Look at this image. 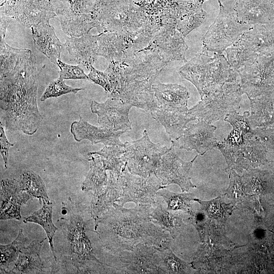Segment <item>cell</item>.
<instances>
[{
	"instance_id": "1",
	"label": "cell",
	"mask_w": 274,
	"mask_h": 274,
	"mask_svg": "<svg viewBox=\"0 0 274 274\" xmlns=\"http://www.w3.org/2000/svg\"><path fill=\"white\" fill-rule=\"evenodd\" d=\"M0 79L1 122L8 130L33 134L43 118L37 105L36 61L31 51Z\"/></svg>"
},
{
	"instance_id": "45",
	"label": "cell",
	"mask_w": 274,
	"mask_h": 274,
	"mask_svg": "<svg viewBox=\"0 0 274 274\" xmlns=\"http://www.w3.org/2000/svg\"><path fill=\"white\" fill-rule=\"evenodd\" d=\"M0 50L1 77L12 71L20 59L31 51L28 49L13 48L7 44L3 39H1Z\"/></svg>"
},
{
	"instance_id": "55",
	"label": "cell",
	"mask_w": 274,
	"mask_h": 274,
	"mask_svg": "<svg viewBox=\"0 0 274 274\" xmlns=\"http://www.w3.org/2000/svg\"><path fill=\"white\" fill-rule=\"evenodd\" d=\"M0 124L1 153L4 160L5 169H6L8 168L9 148L14 146V144L9 142L5 133L4 126L1 122Z\"/></svg>"
},
{
	"instance_id": "34",
	"label": "cell",
	"mask_w": 274,
	"mask_h": 274,
	"mask_svg": "<svg viewBox=\"0 0 274 274\" xmlns=\"http://www.w3.org/2000/svg\"><path fill=\"white\" fill-rule=\"evenodd\" d=\"M152 87L159 105L187 106L190 93L186 87L177 84H163L157 80Z\"/></svg>"
},
{
	"instance_id": "6",
	"label": "cell",
	"mask_w": 274,
	"mask_h": 274,
	"mask_svg": "<svg viewBox=\"0 0 274 274\" xmlns=\"http://www.w3.org/2000/svg\"><path fill=\"white\" fill-rule=\"evenodd\" d=\"M98 19L102 32L129 35L138 30L149 17L141 8L133 6L130 0L92 10Z\"/></svg>"
},
{
	"instance_id": "21",
	"label": "cell",
	"mask_w": 274,
	"mask_h": 274,
	"mask_svg": "<svg viewBox=\"0 0 274 274\" xmlns=\"http://www.w3.org/2000/svg\"><path fill=\"white\" fill-rule=\"evenodd\" d=\"M1 185V220H20L21 206L33 197L21 188L17 179H3Z\"/></svg>"
},
{
	"instance_id": "25",
	"label": "cell",
	"mask_w": 274,
	"mask_h": 274,
	"mask_svg": "<svg viewBox=\"0 0 274 274\" xmlns=\"http://www.w3.org/2000/svg\"><path fill=\"white\" fill-rule=\"evenodd\" d=\"M212 58L209 51L202 47L201 51L186 62L178 72L183 79L190 82L196 87L200 96L209 82Z\"/></svg>"
},
{
	"instance_id": "17",
	"label": "cell",
	"mask_w": 274,
	"mask_h": 274,
	"mask_svg": "<svg viewBox=\"0 0 274 274\" xmlns=\"http://www.w3.org/2000/svg\"><path fill=\"white\" fill-rule=\"evenodd\" d=\"M156 79H136L123 76L118 92L112 98L119 99L133 107L151 111L159 106L154 96L153 84Z\"/></svg>"
},
{
	"instance_id": "22",
	"label": "cell",
	"mask_w": 274,
	"mask_h": 274,
	"mask_svg": "<svg viewBox=\"0 0 274 274\" xmlns=\"http://www.w3.org/2000/svg\"><path fill=\"white\" fill-rule=\"evenodd\" d=\"M70 131L77 142L88 140L92 145L101 143L105 146L124 147V144L120 141L119 137L125 132V131H113L100 126H93L80 115L78 121H75L72 123Z\"/></svg>"
},
{
	"instance_id": "5",
	"label": "cell",
	"mask_w": 274,
	"mask_h": 274,
	"mask_svg": "<svg viewBox=\"0 0 274 274\" xmlns=\"http://www.w3.org/2000/svg\"><path fill=\"white\" fill-rule=\"evenodd\" d=\"M243 94L239 79L226 82L205 91L200 96V100L189 109V113L196 120L211 124L237 112Z\"/></svg>"
},
{
	"instance_id": "38",
	"label": "cell",
	"mask_w": 274,
	"mask_h": 274,
	"mask_svg": "<svg viewBox=\"0 0 274 274\" xmlns=\"http://www.w3.org/2000/svg\"><path fill=\"white\" fill-rule=\"evenodd\" d=\"M42 207L30 216L24 218L23 222H33L40 225L46 233L54 259L56 261V254L53 247V239L58 228L52 220L53 204L51 201L42 200Z\"/></svg>"
},
{
	"instance_id": "44",
	"label": "cell",
	"mask_w": 274,
	"mask_h": 274,
	"mask_svg": "<svg viewBox=\"0 0 274 274\" xmlns=\"http://www.w3.org/2000/svg\"><path fill=\"white\" fill-rule=\"evenodd\" d=\"M206 1L201 0L193 9L177 20L176 28L184 38L205 20L206 13L202 4Z\"/></svg>"
},
{
	"instance_id": "39",
	"label": "cell",
	"mask_w": 274,
	"mask_h": 274,
	"mask_svg": "<svg viewBox=\"0 0 274 274\" xmlns=\"http://www.w3.org/2000/svg\"><path fill=\"white\" fill-rule=\"evenodd\" d=\"M124 153V147L105 146L100 150L89 152L88 155H98L107 170L120 176L126 167Z\"/></svg>"
},
{
	"instance_id": "54",
	"label": "cell",
	"mask_w": 274,
	"mask_h": 274,
	"mask_svg": "<svg viewBox=\"0 0 274 274\" xmlns=\"http://www.w3.org/2000/svg\"><path fill=\"white\" fill-rule=\"evenodd\" d=\"M89 80L100 86L108 93L111 92V84L109 78L105 72L98 71L92 66L88 74Z\"/></svg>"
},
{
	"instance_id": "46",
	"label": "cell",
	"mask_w": 274,
	"mask_h": 274,
	"mask_svg": "<svg viewBox=\"0 0 274 274\" xmlns=\"http://www.w3.org/2000/svg\"><path fill=\"white\" fill-rule=\"evenodd\" d=\"M26 237L20 229L18 236L10 244L7 245H1V271L6 273L10 265L17 260L20 251L25 247L27 241Z\"/></svg>"
},
{
	"instance_id": "33",
	"label": "cell",
	"mask_w": 274,
	"mask_h": 274,
	"mask_svg": "<svg viewBox=\"0 0 274 274\" xmlns=\"http://www.w3.org/2000/svg\"><path fill=\"white\" fill-rule=\"evenodd\" d=\"M42 241L35 240L20 252L18 258L12 269L7 273H39L43 270L44 264L40 257Z\"/></svg>"
},
{
	"instance_id": "4",
	"label": "cell",
	"mask_w": 274,
	"mask_h": 274,
	"mask_svg": "<svg viewBox=\"0 0 274 274\" xmlns=\"http://www.w3.org/2000/svg\"><path fill=\"white\" fill-rule=\"evenodd\" d=\"M217 148L225 159L228 174L232 170L242 173L256 168L267 161L268 149L253 133L232 129L223 141L218 142Z\"/></svg>"
},
{
	"instance_id": "31",
	"label": "cell",
	"mask_w": 274,
	"mask_h": 274,
	"mask_svg": "<svg viewBox=\"0 0 274 274\" xmlns=\"http://www.w3.org/2000/svg\"><path fill=\"white\" fill-rule=\"evenodd\" d=\"M201 210L194 212L189 218L191 223L198 231L202 243L214 244L230 245L232 242L226 236L225 226L217 221L206 218Z\"/></svg>"
},
{
	"instance_id": "28",
	"label": "cell",
	"mask_w": 274,
	"mask_h": 274,
	"mask_svg": "<svg viewBox=\"0 0 274 274\" xmlns=\"http://www.w3.org/2000/svg\"><path fill=\"white\" fill-rule=\"evenodd\" d=\"M49 21H45L32 26V37L36 49L57 65L64 46L57 37L54 27Z\"/></svg>"
},
{
	"instance_id": "41",
	"label": "cell",
	"mask_w": 274,
	"mask_h": 274,
	"mask_svg": "<svg viewBox=\"0 0 274 274\" xmlns=\"http://www.w3.org/2000/svg\"><path fill=\"white\" fill-rule=\"evenodd\" d=\"M230 65L237 71L251 64L258 57L247 47L239 38L224 51Z\"/></svg>"
},
{
	"instance_id": "23",
	"label": "cell",
	"mask_w": 274,
	"mask_h": 274,
	"mask_svg": "<svg viewBox=\"0 0 274 274\" xmlns=\"http://www.w3.org/2000/svg\"><path fill=\"white\" fill-rule=\"evenodd\" d=\"M187 128L183 135V144L180 149L190 151L193 150L200 155L217 147L218 142L214 135L217 127L202 120Z\"/></svg>"
},
{
	"instance_id": "50",
	"label": "cell",
	"mask_w": 274,
	"mask_h": 274,
	"mask_svg": "<svg viewBox=\"0 0 274 274\" xmlns=\"http://www.w3.org/2000/svg\"><path fill=\"white\" fill-rule=\"evenodd\" d=\"M83 89V88H73L68 86L65 84L64 80L58 77L49 83L40 100L41 101H44L48 98L57 97L70 93L75 94Z\"/></svg>"
},
{
	"instance_id": "16",
	"label": "cell",
	"mask_w": 274,
	"mask_h": 274,
	"mask_svg": "<svg viewBox=\"0 0 274 274\" xmlns=\"http://www.w3.org/2000/svg\"><path fill=\"white\" fill-rule=\"evenodd\" d=\"M202 243L191 263L192 268L211 273H226L236 264L237 256L220 245Z\"/></svg>"
},
{
	"instance_id": "27",
	"label": "cell",
	"mask_w": 274,
	"mask_h": 274,
	"mask_svg": "<svg viewBox=\"0 0 274 274\" xmlns=\"http://www.w3.org/2000/svg\"><path fill=\"white\" fill-rule=\"evenodd\" d=\"M239 38L258 57L274 56V23L254 25Z\"/></svg>"
},
{
	"instance_id": "7",
	"label": "cell",
	"mask_w": 274,
	"mask_h": 274,
	"mask_svg": "<svg viewBox=\"0 0 274 274\" xmlns=\"http://www.w3.org/2000/svg\"><path fill=\"white\" fill-rule=\"evenodd\" d=\"M219 12L202 38V48L208 51L222 53L253 25L240 23L233 9L227 8L218 0Z\"/></svg>"
},
{
	"instance_id": "36",
	"label": "cell",
	"mask_w": 274,
	"mask_h": 274,
	"mask_svg": "<svg viewBox=\"0 0 274 274\" xmlns=\"http://www.w3.org/2000/svg\"><path fill=\"white\" fill-rule=\"evenodd\" d=\"M155 206L150 213L151 221L168 231L171 237L175 239L185 225L183 217L174 211L165 209L159 203H156Z\"/></svg>"
},
{
	"instance_id": "15",
	"label": "cell",
	"mask_w": 274,
	"mask_h": 274,
	"mask_svg": "<svg viewBox=\"0 0 274 274\" xmlns=\"http://www.w3.org/2000/svg\"><path fill=\"white\" fill-rule=\"evenodd\" d=\"M120 258L130 273H167L159 250L153 246L139 244L120 252Z\"/></svg>"
},
{
	"instance_id": "42",
	"label": "cell",
	"mask_w": 274,
	"mask_h": 274,
	"mask_svg": "<svg viewBox=\"0 0 274 274\" xmlns=\"http://www.w3.org/2000/svg\"><path fill=\"white\" fill-rule=\"evenodd\" d=\"M21 188L33 198L42 200L50 201L47 193L45 184L40 176L31 170H25L17 179Z\"/></svg>"
},
{
	"instance_id": "10",
	"label": "cell",
	"mask_w": 274,
	"mask_h": 274,
	"mask_svg": "<svg viewBox=\"0 0 274 274\" xmlns=\"http://www.w3.org/2000/svg\"><path fill=\"white\" fill-rule=\"evenodd\" d=\"M121 194L116 203L123 206L127 202H133L136 205H155L154 200L156 192L166 188L155 174L147 177L131 174L127 167L119 177Z\"/></svg>"
},
{
	"instance_id": "20",
	"label": "cell",
	"mask_w": 274,
	"mask_h": 274,
	"mask_svg": "<svg viewBox=\"0 0 274 274\" xmlns=\"http://www.w3.org/2000/svg\"><path fill=\"white\" fill-rule=\"evenodd\" d=\"M232 9L237 19L243 24H269L274 20L271 0H235Z\"/></svg>"
},
{
	"instance_id": "43",
	"label": "cell",
	"mask_w": 274,
	"mask_h": 274,
	"mask_svg": "<svg viewBox=\"0 0 274 274\" xmlns=\"http://www.w3.org/2000/svg\"><path fill=\"white\" fill-rule=\"evenodd\" d=\"M164 188L159 190L156 195L162 197L167 205V210L174 211L182 210L190 216L193 215L194 212L191 207V201L195 198L194 194L176 193Z\"/></svg>"
},
{
	"instance_id": "48",
	"label": "cell",
	"mask_w": 274,
	"mask_h": 274,
	"mask_svg": "<svg viewBox=\"0 0 274 274\" xmlns=\"http://www.w3.org/2000/svg\"><path fill=\"white\" fill-rule=\"evenodd\" d=\"M243 173L242 176L248 194L256 195L262 193L267 183L265 173L257 168L246 171Z\"/></svg>"
},
{
	"instance_id": "14",
	"label": "cell",
	"mask_w": 274,
	"mask_h": 274,
	"mask_svg": "<svg viewBox=\"0 0 274 274\" xmlns=\"http://www.w3.org/2000/svg\"><path fill=\"white\" fill-rule=\"evenodd\" d=\"M160 17L162 25L149 45L155 48L168 63L176 60L187 62L185 54L188 46L176 28L177 21Z\"/></svg>"
},
{
	"instance_id": "29",
	"label": "cell",
	"mask_w": 274,
	"mask_h": 274,
	"mask_svg": "<svg viewBox=\"0 0 274 274\" xmlns=\"http://www.w3.org/2000/svg\"><path fill=\"white\" fill-rule=\"evenodd\" d=\"M98 56L108 62L121 63L132 55L128 36L115 32H101L98 38Z\"/></svg>"
},
{
	"instance_id": "30",
	"label": "cell",
	"mask_w": 274,
	"mask_h": 274,
	"mask_svg": "<svg viewBox=\"0 0 274 274\" xmlns=\"http://www.w3.org/2000/svg\"><path fill=\"white\" fill-rule=\"evenodd\" d=\"M119 176L109 171L107 184L99 192L94 193L90 213L94 220L95 224L120 198L121 189Z\"/></svg>"
},
{
	"instance_id": "3",
	"label": "cell",
	"mask_w": 274,
	"mask_h": 274,
	"mask_svg": "<svg viewBox=\"0 0 274 274\" xmlns=\"http://www.w3.org/2000/svg\"><path fill=\"white\" fill-rule=\"evenodd\" d=\"M62 216L58 220L66 239L67 253L64 257L66 266L73 273H88L94 266L103 265L94 256L86 234L87 224L84 219V208L70 197L62 203Z\"/></svg>"
},
{
	"instance_id": "11",
	"label": "cell",
	"mask_w": 274,
	"mask_h": 274,
	"mask_svg": "<svg viewBox=\"0 0 274 274\" xmlns=\"http://www.w3.org/2000/svg\"><path fill=\"white\" fill-rule=\"evenodd\" d=\"M1 12L14 18L27 28L57 17L55 8L48 0H17L6 2Z\"/></svg>"
},
{
	"instance_id": "57",
	"label": "cell",
	"mask_w": 274,
	"mask_h": 274,
	"mask_svg": "<svg viewBox=\"0 0 274 274\" xmlns=\"http://www.w3.org/2000/svg\"><path fill=\"white\" fill-rule=\"evenodd\" d=\"M12 19L11 17L1 12V39H5L7 27Z\"/></svg>"
},
{
	"instance_id": "51",
	"label": "cell",
	"mask_w": 274,
	"mask_h": 274,
	"mask_svg": "<svg viewBox=\"0 0 274 274\" xmlns=\"http://www.w3.org/2000/svg\"><path fill=\"white\" fill-rule=\"evenodd\" d=\"M57 65L60 69L59 77L63 80H89L80 65H70L58 60Z\"/></svg>"
},
{
	"instance_id": "35",
	"label": "cell",
	"mask_w": 274,
	"mask_h": 274,
	"mask_svg": "<svg viewBox=\"0 0 274 274\" xmlns=\"http://www.w3.org/2000/svg\"><path fill=\"white\" fill-rule=\"evenodd\" d=\"M162 25L159 16H149L143 24L136 31L128 36L132 54L149 45Z\"/></svg>"
},
{
	"instance_id": "24",
	"label": "cell",
	"mask_w": 274,
	"mask_h": 274,
	"mask_svg": "<svg viewBox=\"0 0 274 274\" xmlns=\"http://www.w3.org/2000/svg\"><path fill=\"white\" fill-rule=\"evenodd\" d=\"M55 12L63 32L67 36L82 37L89 34L93 28L99 32L101 30L98 19L91 13L76 12L67 8H55Z\"/></svg>"
},
{
	"instance_id": "18",
	"label": "cell",
	"mask_w": 274,
	"mask_h": 274,
	"mask_svg": "<svg viewBox=\"0 0 274 274\" xmlns=\"http://www.w3.org/2000/svg\"><path fill=\"white\" fill-rule=\"evenodd\" d=\"M132 107L119 99L108 97L101 103L92 100L90 109L97 115L99 126L113 131L127 132L131 129L128 116Z\"/></svg>"
},
{
	"instance_id": "32",
	"label": "cell",
	"mask_w": 274,
	"mask_h": 274,
	"mask_svg": "<svg viewBox=\"0 0 274 274\" xmlns=\"http://www.w3.org/2000/svg\"><path fill=\"white\" fill-rule=\"evenodd\" d=\"M248 120L252 129L274 126V92L249 99Z\"/></svg>"
},
{
	"instance_id": "19",
	"label": "cell",
	"mask_w": 274,
	"mask_h": 274,
	"mask_svg": "<svg viewBox=\"0 0 274 274\" xmlns=\"http://www.w3.org/2000/svg\"><path fill=\"white\" fill-rule=\"evenodd\" d=\"M150 113L155 120L164 126L171 142L181 138L187 128L186 125L196 120L190 115L187 106L159 105L151 110Z\"/></svg>"
},
{
	"instance_id": "53",
	"label": "cell",
	"mask_w": 274,
	"mask_h": 274,
	"mask_svg": "<svg viewBox=\"0 0 274 274\" xmlns=\"http://www.w3.org/2000/svg\"><path fill=\"white\" fill-rule=\"evenodd\" d=\"M253 134L257 136L269 150H274V126L253 129Z\"/></svg>"
},
{
	"instance_id": "13",
	"label": "cell",
	"mask_w": 274,
	"mask_h": 274,
	"mask_svg": "<svg viewBox=\"0 0 274 274\" xmlns=\"http://www.w3.org/2000/svg\"><path fill=\"white\" fill-rule=\"evenodd\" d=\"M198 155L189 161L181 159L175 150L174 142L170 147L162 155L156 172V176L161 181L163 186L175 184L178 185L183 192L188 191L196 186L192 184L189 172Z\"/></svg>"
},
{
	"instance_id": "26",
	"label": "cell",
	"mask_w": 274,
	"mask_h": 274,
	"mask_svg": "<svg viewBox=\"0 0 274 274\" xmlns=\"http://www.w3.org/2000/svg\"><path fill=\"white\" fill-rule=\"evenodd\" d=\"M99 36L89 33L80 37H66L64 46L75 61L90 70L97 59Z\"/></svg>"
},
{
	"instance_id": "49",
	"label": "cell",
	"mask_w": 274,
	"mask_h": 274,
	"mask_svg": "<svg viewBox=\"0 0 274 274\" xmlns=\"http://www.w3.org/2000/svg\"><path fill=\"white\" fill-rule=\"evenodd\" d=\"M157 249L162 257L167 273L189 272V264L176 256L169 247Z\"/></svg>"
},
{
	"instance_id": "12",
	"label": "cell",
	"mask_w": 274,
	"mask_h": 274,
	"mask_svg": "<svg viewBox=\"0 0 274 274\" xmlns=\"http://www.w3.org/2000/svg\"><path fill=\"white\" fill-rule=\"evenodd\" d=\"M168 63L150 45L119 63L124 77L136 79H156Z\"/></svg>"
},
{
	"instance_id": "52",
	"label": "cell",
	"mask_w": 274,
	"mask_h": 274,
	"mask_svg": "<svg viewBox=\"0 0 274 274\" xmlns=\"http://www.w3.org/2000/svg\"><path fill=\"white\" fill-rule=\"evenodd\" d=\"M250 112L246 111L243 115H241L236 112L227 114L224 120L229 123L232 126V129L237 130L244 134L252 133V128L249 120L248 116Z\"/></svg>"
},
{
	"instance_id": "37",
	"label": "cell",
	"mask_w": 274,
	"mask_h": 274,
	"mask_svg": "<svg viewBox=\"0 0 274 274\" xmlns=\"http://www.w3.org/2000/svg\"><path fill=\"white\" fill-rule=\"evenodd\" d=\"M225 194L220 195L210 200L204 201L195 198V201L200 205V210L210 219L214 220L225 226L228 218L237 208V206L230 202L227 203L224 198Z\"/></svg>"
},
{
	"instance_id": "8",
	"label": "cell",
	"mask_w": 274,
	"mask_h": 274,
	"mask_svg": "<svg viewBox=\"0 0 274 274\" xmlns=\"http://www.w3.org/2000/svg\"><path fill=\"white\" fill-rule=\"evenodd\" d=\"M124 148L128 171L144 177L155 174L162 155L168 149L165 146L151 142L146 130H144L141 139L125 142Z\"/></svg>"
},
{
	"instance_id": "56",
	"label": "cell",
	"mask_w": 274,
	"mask_h": 274,
	"mask_svg": "<svg viewBox=\"0 0 274 274\" xmlns=\"http://www.w3.org/2000/svg\"><path fill=\"white\" fill-rule=\"evenodd\" d=\"M70 4L71 9L74 12L83 13H89L88 11L91 5L90 0H67Z\"/></svg>"
},
{
	"instance_id": "2",
	"label": "cell",
	"mask_w": 274,
	"mask_h": 274,
	"mask_svg": "<svg viewBox=\"0 0 274 274\" xmlns=\"http://www.w3.org/2000/svg\"><path fill=\"white\" fill-rule=\"evenodd\" d=\"M126 209L115 203L95 224L104 247L115 253L131 250L139 244L157 249L169 247L170 238L150 218L152 205Z\"/></svg>"
},
{
	"instance_id": "9",
	"label": "cell",
	"mask_w": 274,
	"mask_h": 274,
	"mask_svg": "<svg viewBox=\"0 0 274 274\" xmlns=\"http://www.w3.org/2000/svg\"><path fill=\"white\" fill-rule=\"evenodd\" d=\"M237 72L243 93L249 99L274 92V56L259 57Z\"/></svg>"
},
{
	"instance_id": "40",
	"label": "cell",
	"mask_w": 274,
	"mask_h": 274,
	"mask_svg": "<svg viewBox=\"0 0 274 274\" xmlns=\"http://www.w3.org/2000/svg\"><path fill=\"white\" fill-rule=\"evenodd\" d=\"M90 169L87 173L81 188L83 191L92 190L94 193L99 192L107 183L108 175L104 167L100 157L91 155Z\"/></svg>"
},
{
	"instance_id": "47",
	"label": "cell",
	"mask_w": 274,
	"mask_h": 274,
	"mask_svg": "<svg viewBox=\"0 0 274 274\" xmlns=\"http://www.w3.org/2000/svg\"><path fill=\"white\" fill-rule=\"evenodd\" d=\"M229 184L225 194L231 200L232 203L242 204L249 194L243 176L239 175L234 170L229 173Z\"/></svg>"
}]
</instances>
